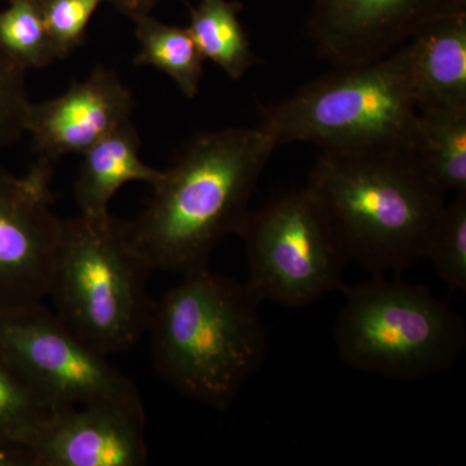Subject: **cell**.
<instances>
[{"instance_id": "obj_1", "label": "cell", "mask_w": 466, "mask_h": 466, "mask_svg": "<svg viewBox=\"0 0 466 466\" xmlns=\"http://www.w3.org/2000/svg\"><path fill=\"white\" fill-rule=\"evenodd\" d=\"M276 144L259 127L193 137L162 171L142 214L126 232L152 271L182 276L208 268L218 242L236 235Z\"/></svg>"}, {"instance_id": "obj_2", "label": "cell", "mask_w": 466, "mask_h": 466, "mask_svg": "<svg viewBox=\"0 0 466 466\" xmlns=\"http://www.w3.org/2000/svg\"><path fill=\"white\" fill-rule=\"evenodd\" d=\"M259 305L247 284L208 268L183 276L150 308L158 375L191 400L228 410L265 361Z\"/></svg>"}, {"instance_id": "obj_3", "label": "cell", "mask_w": 466, "mask_h": 466, "mask_svg": "<svg viewBox=\"0 0 466 466\" xmlns=\"http://www.w3.org/2000/svg\"><path fill=\"white\" fill-rule=\"evenodd\" d=\"M312 193L349 262L372 276L400 274L424 258L444 198L401 150L319 153Z\"/></svg>"}, {"instance_id": "obj_4", "label": "cell", "mask_w": 466, "mask_h": 466, "mask_svg": "<svg viewBox=\"0 0 466 466\" xmlns=\"http://www.w3.org/2000/svg\"><path fill=\"white\" fill-rule=\"evenodd\" d=\"M259 127L276 144L325 152L412 150L419 109L410 43L364 66L336 67L293 96L260 108Z\"/></svg>"}, {"instance_id": "obj_5", "label": "cell", "mask_w": 466, "mask_h": 466, "mask_svg": "<svg viewBox=\"0 0 466 466\" xmlns=\"http://www.w3.org/2000/svg\"><path fill=\"white\" fill-rule=\"evenodd\" d=\"M152 272L110 214H78L61 222L50 291L61 319L86 343L108 357L127 351L148 328Z\"/></svg>"}, {"instance_id": "obj_6", "label": "cell", "mask_w": 466, "mask_h": 466, "mask_svg": "<svg viewBox=\"0 0 466 466\" xmlns=\"http://www.w3.org/2000/svg\"><path fill=\"white\" fill-rule=\"evenodd\" d=\"M343 293L334 339L354 370L413 381L447 372L464 354V320L429 288L373 276Z\"/></svg>"}, {"instance_id": "obj_7", "label": "cell", "mask_w": 466, "mask_h": 466, "mask_svg": "<svg viewBox=\"0 0 466 466\" xmlns=\"http://www.w3.org/2000/svg\"><path fill=\"white\" fill-rule=\"evenodd\" d=\"M236 236L247 251L245 284L260 303L299 309L348 288V257L308 187L249 210Z\"/></svg>"}, {"instance_id": "obj_8", "label": "cell", "mask_w": 466, "mask_h": 466, "mask_svg": "<svg viewBox=\"0 0 466 466\" xmlns=\"http://www.w3.org/2000/svg\"><path fill=\"white\" fill-rule=\"evenodd\" d=\"M0 349L54 408L143 407L133 381L42 302L0 315Z\"/></svg>"}, {"instance_id": "obj_9", "label": "cell", "mask_w": 466, "mask_h": 466, "mask_svg": "<svg viewBox=\"0 0 466 466\" xmlns=\"http://www.w3.org/2000/svg\"><path fill=\"white\" fill-rule=\"evenodd\" d=\"M52 175L46 159L23 177L0 167V315L48 297L63 222L52 210Z\"/></svg>"}, {"instance_id": "obj_10", "label": "cell", "mask_w": 466, "mask_h": 466, "mask_svg": "<svg viewBox=\"0 0 466 466\" xmlns=\"http://www.w3.org/2000/svg\"><path fill=\"white\" fill-rule=\"evenodd\" d=\"M466 11V0H314L309 34L336 67L389 56L438 18Z\"/></svg>"}, {"instance_id": "obj_11", "label": "cell", "mask_w": 466, "mask_h": 466, "mask_svg": "<svg viewBox=\"0 0 466 466\" xmlns=\"http://www.w3.org/2000/svg\"><path fill=\"white\" fill-rule=\"evenodd\" d=\"M144 407H58L29 446L32 466H143Z\"/></svg>"}, {"instance_id": "obj_12", "label": "cell", "mask_w": 466, "mask_h": 466, "mask_svg": "<svg viewBox=\"0 0 466 466\" xmlns=\"http://www.w3.org/2000/svg\"><path fill=\"white\" fill-rule=\"evenodd\" d=\"M135 100L119 76L99 66L63 95L32 104L27 133L39 159L55 161L84 155L110 133L130 121Z\"/></svg>"}, {"instance_id": "obj_13", "label": "cell", "mask_w": 466, "mask_h": 466, "mask_svg": "<svg viewBox=\"0 0 466 466\" xmlns=\"http://www.w3.org/2000/svg\"><path fill=\"white\" fill-rule=\"evenodd\" d=\"M410 43L417 109H466V11L438 18Z\"/></svg>"}, {"instance_id": "obj_14", "label": "cell", "mask_w": 466, "mask_h": 466, "mask_svg": "<svg viewBox=\"0 0 466 466\" xmlns=\"http://www.w3.org/2000/svg\"><path fill=\"white\" fill-rule=\"evenodd\" d=\"M140 137L131 121L110 133L82 155L75 187L79 214L103 217L109 204L125 184L148 183L155 186L162 171L140 159Z\"/></svg>"}, {"instance_id": "obj_15", "label": "cell", "mask_w": 466, "mask_h": 466, "mask_svg": "<svg viewBox=\"0 0 466 466\" xmlns=\"http://www.w3.org/2000/svg\"><path fill=\"white\" fill-rule=\"evenodd\" d=\"M410 153L441 195L466 192V109L420 110Z\"/></svg>"}, {"instance_id": "obj_16", "label": "cell", "mask_w": 466, "mask_h": 466, "mask_svg": "<svg viewBox=\"0 0 466 466\" xmlns=\"http://www.w3.org/2000/svg\"><path fill=\"white\" fill-rule=\"evenodd\" d=\"M241 11L238 0H200L189 8L188 30L202 56L235 81L258 61L238 20Z\"/></svg>"}, {"instance_id": "obj_17", "label": "cell", "mask_w": 466, "mask_h": 466, "mask_svg": "<svg viewBox=\"0 0 466 466\" xmlns=\"http://www.w3.org/2000/svg\"><path fill=\"white\" fill-rule=\"evenodd\" d=\"M134 23L140 46L135 66L161 70L173 79L184 96L193 99L200 88L205 58L188 27L167 25L150 15Z\"/></svg>"}, {"instance_id": "obj_18", "label": "cell", "mask_w": 466, "mask_h": 466, "mask_svg": "<svg viewBox=\"0 0 466 466\" xmlns=\"http://www.w3.org/2000/svg\"><path fill=\"white\" fill-rule=\"evenodd\" d=\"M54 410L0 349V443L29 452Z\"/></svg>"}, {"instance_id": "obj_19", "label": "cell", "mask_w": 466, "mask_h": 466, "mask_svg": "<svg viewBox=\"0 0 466 466\" xmlns=\"http://www.w3.org/2000/svg\"><path fill=\"white\" fill-rule=\"evenodd\" d=\"M0 47L24 69L58 60L42 16L41 0H8L0 11Z\"/></svg>"}, {"instance_id": "obj_20", "label": "cell", "mask_w": 466, "mask_h": 466, "mask_svg": "<svg viewBox=\"0 0 466 466\" xmlns=\"http://www.w3.org/2000/svg\"><path fill=\"white\" fill-rule=\"evenodd\" d=\"M425 257L451 290L466 289V192L441 208L426 238Z\"/></svg>"}, {"instance_id": "obj_21", "label": "cell", "mask_w": 466, "mask_h": 466, "mask_svg": "<svg viewBox=\"0 0 466 466\" xmlns=\"http://www.w3.org/2000/svg\"><path fill=\"white\" fill-rule=\"evenodd\" d=\"M32 101L26 88V70L0 47V152L27 133Z\"/></svg>"}, {"instance_id": "obj_22", "label": "cell", "mask_w": 466, "mask_h": 466, "mask_svg": "<svg viewBox=\"0 0 466 466\" xmlns=\"http://www.w3.org/2000/svg\"><path fill=\"white\" fill-rule=\"evenodd\" d=\"M104 0H41L43 20L57 58L84 45L86 32Z\"/></svg>"}, {"instance_id": "obj_23", "label": "cell", "mask_w": 466, "mask_h": 466, "mask_svg": "<svg viewBox=\"0 0 466 466\" xmlns=\"http://www.w3.org/2000/svg\"><path fill=\"white\" fill-rule=\"evenodd\" d=\"M126 17L133 21L148 16L159 0H106Z\"/></svg>"}, {"instance_id": "obj_24", "label": "cell", "mask_w": 466, "mask_h": 466, "mask_svg": "<svg viewBox=\"0 0 466 466\" xmlns=\"http://www.w3.org/2000/svg\"><path fill=\"white\" fill-rule=\"evenodd\" d=\"M0 466H32L29 452L0 443Z\"/></svg>"}]
</instances>
